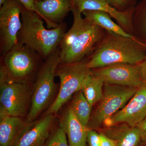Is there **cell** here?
I'll list each match as a JSON object with an SVG mask.
<instances>
[{
    "label": "cell",
    "mask_w": 146,
    "mask_h": 146,
    "mask_svg": "<svg viewBox=\"0 0 146 146\" xmlns=\"http://www.w3.org/2000/svg\"><path fill=\"white\" fill-rule=\"evenodd\" d=\"M21 19L22 25L18 34V44L34 50L44 60L58 49L66 33V23H61L56 28L47 29L38 14L25 7Z\"/></svg>",
    "instance_id": "cell-3"
},
{
    "label": "cell",
    "mask_w": 146,
    "mask_h": 146,
    "mask_svg": "<svg viewBox=\"0 0 146 146\" xmlns=\"http://www.w3.org/2000/svg\"><path fill=\"white\" fill-rule=\"evenodd\" d=\"M146 57V46L136 39L106 31L104 37L87 58L90 70L118 63L139 64Z\"/></svg>",
    "instance_id": "cell-2"
},
{
    "label": "cell",
    "mask_w": 146,
    "mask_h": 146,
    "mask_svg": "<svg viewBox=\"0 0 146 146\" xmlns=\"http://www.w3.org/2000/svg\"><path fill=\"white\" fill-rule=\"evenodd\" d=\"M70 106L76 117L82 124L88 127L92 106L81 90L76 93Z\"/></svg>",
    "instance_id": "cell-21"
},
{
    "label": "cell",
    "mask_w": 146,
    "mask_h": 146,
    "mask_svg": "<svg viewBox=\"0 0 146 146\" xmlns=\"http://www.w3.org/2000/svg\"><path fill=\"white\" fill-rule=\"evenodd\" d=\"M110 5L119 11L124 12L133 10L138 0H106Z\"/></svg>",
    "instance_id": "cell-23"
},
{
    "label": "cell",
    "mask_w": 146,
    "mask_h": 146,
    "mask_svg": "<svg viewBox=\"0 0 146 146\" xmlns=\"http://www.w3.org/2000/svg\"><path fill=\"white\" fill-rule=\"evenodd\" d=\"M59 126L67 135L69 146H86L89 128L76 117L70 105L64 111Z\"/></svg>",
    "instance_id": "cell-16"
},
{
    "label": "cell",
    "mask_w": 146,
    "mask_h": 146,
    "mask_svg": "<svg viewBox=\"0 0 146 146\" xmlns=\"http://www.w3.org/2000/svg\"><path fill=\"white\" fill-rule=\"evenodd\" d=\"M87 142L89 146H100V133H98L95 129H89L87 133Z\"/></svg>",
    "instance_id": "cell-24"
},
{
    "label": "cell",
    "mask_w": 146,
    "mask_h": 146,
    "mask_svg": "<svg viewBox=\"0 0 146 146\" xmlns=\"http://www.w3.org/2000/svg\"><path fill=\"white\" fill-rule=\"evenodd\" d=\"M32 84L6 83L0 86V103L8 115L27 117L31 106Z\"/></svg>",
    "instance_id": "cell-9"
},
{
    "label": "cell",
    "mask_w": 146,
    "mask_h": 146,
    "mask_svg": "<svg viewBox=\"0 0 146 146\" xmlns=\"http://www.w3.org/2000/svg\"><path fill=\"white\" fill-rule=\"evenodd\" d=\"M146 117V82L137 89L136 93L122 109L105 121L104 125L110 127L125 123L136 127Z\"/></svg>",
    "instance_id": "cell-11"
},
{
    "label": "cell",
    "mask_w": 146,
    "mask_h": 146,
    "mask_svg": "<svg viewBox=\"0 0 146 146\" xmlns=\"http://www.w3.org/2000/svg\"><path fill=\"white\" fill-rule=\"evenodd\" d=\"M140 74L143 80L146 82V57L141 63L138 64Z\"/></svg>",
    "instance_id": "cell-29"
},
{
    "label": "cell",
    "mask_w": 146,
    "mask_h": 146,
    "mask_svg": "<svg viewBox=\"0 0 146 146\" xmlns=\"http://www.w3.org/2000/svg\"><path fill=\"white\" fill-rule=\"evenodd\" d=\"M55 115H45L28 126L13 146H44L52 133Z\"/></svg>",
    "instance_id": "cell-13"
},
{
    "label": "cell",
    "mask_w": 146,
    "mask_h": 146,
    "mask_svg": "<svg viewBox=\"0 0 146 146\" xmlns=\"http://www.w3.org/2000/svg\"><path fill=\"white\" fill-rule=\"evenodd\" d=\"M1 57L7 83L32 84L44 60L34 50L18 43Z\"/></svg>",
    "instance_id": "cell-5"
},
{
    "label": "cell",
    "mask_w": 146,
    "mask_h": 146,
    "mask_svg": "<svg viewBox=\"0 0 146 146\" xmlns=\"http://www.w3.org/2000/svg\"><path fill=\"white\" fill-rule=\"evenodd\" d=\"M25 8L18 0H6L0 9V52L1 57L18 43L22 27L21 15Z\"/></svg>",
    "instance_id": "cell-8"
},
{
    "label": "cell",
    "mask_w": 146,
    "mask_h": 146,
    "mask_svg": "<svg viewBox=\"0 0 146 146\" xmlns=\"http://www.w3.org/2000/svg\"><path fill=\"white\" fill-rule=\"evenodd\" d=\"M74 7L82 13L85 10L100 11L107 13L116 20L117 23L123 29L133 35V9L124 12L119 11L110 5L106 0H74Z\"/></svg>",
    "instance_id": "cell-14"
},
{
    "label": "cell",
    "mask_w": 146,
    "mask_h": 146,
    "mask_svg": "<svg viewBox=\"0 0 146 146\" xmlns=\"http://www.w3.org/2000/svg\"><path fill=\"white\" fill-rule=\"evenodd\" d=\"M60 63L59 48L44 60L32 84L30 109L26 121L30 123L47 110L56 98L58 93L55 82L56 72Z\"/></svg>",
    "instance_id": "cell-4"
},
{
    "label": "cell",
    "mask_w": 146,
    "mask_h": 146,
    "mask_svg": "<svg viewBox=\"0 0 146 146\" xmlns=\"http://www.w3.org/2000/svg\"><path fill=\"white\" fill-rule=\"evenodd\" d=\"M82 13L86 20L106 31L136 39L134 36L127 33L117 23L112 21L111 17L107 13L100 11L85 10L82 11Z\"/></svg>",
    "instance_id": "cell-18"
},
{
    "label": "cell",
    "mask_w": 146,
    "mask_h": 146,
    "mask_svg": "<svg viewBox=\"0 0 146 146\" xmlns=\"http://www.w3.org/2000/svg\"><path fill=\"white\" fill-rule=\"evenodd\" d=\"M23 118L8 115L0 107V146H13L28 126Z\"/></svg>",
    "instance_id": "cell-15"
},
{
    "label": "cell",
    "mask_w": 146,
    "mask_h": 146,
    "mask_svg": "<svg viewBox=\"0 0 146 146\" xmlns=\"http://www.w3.org/2000/svg\"><path fill=\"white\" fill-rule=\"evenodd\" d=\"M36 13L44 20L48 29L56 28L74 7V0L35 1Z\"/></svg>",
    "instance_id": "cell-12"
},
{
    "label": "cell",
    "mask_w": 146,
    "mask_h": 146,
    "mask_svg": "<svg viewBox=\"0 0 146 146\" xmlns=\"http://www.w3.org/2000/svg\"><path fill=\"white\" fill-rule=\"evenodd\" d=\"M35 1H40V0H34Z\"/></svg>",
    "instance_id": "cell-32"
},
{
    "label": "cell",
    "mask_w": 146,
    "mask_h": 146,
    "mask_svg": "<svg viewBox=\"0 0 146 146\" xmlns=\"http://www.w3.org/2000/svg\"><path fill=\"white\" fill-rule=\"evenodd\" d=\"M27 10L35 11L36 13V9L34 0H18Z\"/></svg>",
    "instance_id": "cell-28"
},
{
    "label": "cell",
    "mask_w": 146,
    "mask_h": 146,
    "mask_svg": "<svg viewBox=\"0 0 146 146\" xmlns=\"http://www.w3.org/2000/svg\"><path fill=\"white\" fill-rule=\"evenodd\" d=\"M104 84L100 79L92 74L84 84L81 91L92 106L101 100Z\"/></svg>",
    "instance_id": "cell-20"
},
{
    "label": "cell",
    "mask_w": 146,
    "mask_h": 146,
    "mask_svg": "<svg viewBox=\"0 0 146 146\" xmlns=\"http://www.w3.org/2000/svg\"><path fill=\"white\" fill-rule=\"evenodd\" d=\"M138 88L104 84L103 96L96 109L91 116L88 127L99 128L105 121L122 109Z\"/></svg>",
    "instance_id": "cell-7"
},
{
    "label": "cell",
    "mask_w": 146,
    "mask_h": 146,
    "mask_svg": "<svg viewBox=\"0 0 146 146\" xmlns=\"http://www.w3.org/2000/svg\"><path fill=\"white\" fill-rule=\"evenodd\" d=\"M73 24L63 36L59 47L60 63L79 62L90 56L106 31L82 16L75 7L72 10Z\"/></svg>",
    "instance_id": "cell-1"
},
{
    "label": "cell",
    "mask_w": 146,
    "mask_h": 146,
    "mask_svg": "<svg viewBox=\"0 0 146 146\" xmlns=\"http://www.w3.org/2000/svg\"><path fill=\"white\" fill-rule=\"evenodd\" d=\"M133 35L146 46V0L137 3L132 14Z\"/></svg>",
    "instance_id": "cell-19"
},
{
    "label": "cell",
    "mask_w": 146,
    "mask_h": 146,
    "mask_svg": "<svg viewBox=\"0 0 146 146\" xmlns=\"http://www.w3.org/2000/svg\"><path fill=\"white\" fill-rule=\"evenodd\" d=\"M87 58L70 63H59L56 76L60 79V86L56 98L45 115H55L74 94L81 90L84 82L91 75V70L87 66Z\"/></svg>",
    "instance_id": "cell-6"
},
{
    "label": "cell",
    "mask_w": 146,
    "mask_h": 146,
    "mask_svg": "<svg viewBox=\"0 0 146 146\" xmlns=\"http://www.w3.org/2000/svg\"><path fill=\"white\" fill-rule=\"evenodd\" d=\"M101 132L116 141L117 146H139L142 142L138 128L125 123L103 129Z\"/></svg>",
    "instance_id": "cell-17"
},
{
    "label": "cell",
    "mask_w": 146,
    "mask_h": 146,
    "mask_svg": "<svg viewBox=\"0 0 146 146\" xmlns=\"http://www.w3.org/2000/svg\"><path fill=\"white\" fill-rule=\"evenodd\" d=\"M101 138L100 146H117L116 141L109 138L107 136L100 132V133Z\"/></svg>",
    "instance_id": "cell-25"
},
{
    "label": "cell",
    "mask_w": 146,
    "mask_h": 146,
    "mask_svg": "<svg viewBox=\"0 0 146 146\" xmlns=\"http://www.w3.org/2000/svg\"><path fill=\"white\" fill-rule=\"evenodd\" d=\"M141 133L142 142L146 143V117L136 125Z\"/></svg>",
    "instance_id": "cell-26"
},
{
    "label": "cell",
    "mask_w": 146,
    "mask_h": 146,
    "mask_svg": "<svg viewBox=\"0 0 146 146\" xmlns=\"http://www.w3.org/2000/svg\"><path fill=\"white\" fill-rule=\"evenodd\" d=\"M91 71L92 74L104 84L138 88L145 82L141 77L138 64L115 63Z\"/></svg>",
    "instance_id": "cell-10"
},
{
    "label": "cell",
    "mask_w": 146,
    "mask_h": 146,
    "mask_svg": "<svg viewBox=\"0 0 146 146\" xmlns=\"http://www.w3.org/2000/svg\"><path fill=\"white\" fill-rule=\"evenodd\" d=\"M7 82V71L5 66L2 64L0 66V86Z\"/></svg>",
    "instance_id": "cell-27"
},
{
    "label": "cell",
    "mask_w": 146,
    "mask_h": 146,
    "mask_svg": "<svg viewBox=\"0 0 146 146\" xmlns=\"http://www.w3.org/2000/svg\"><path fill=\"white\" fill-rule=\"evenodd\" d=\"M44 146H69L63 129L59 126L52 131Z\"/></svg>",
    "instance_id": "cell-22"
},
{
    "label": "cell",
    "mask_w": 146,
    "mask_h": 146,
    "mask_svg": "<svg viewBox=\"0 0 146 146\" xmlns=\"http://www.w3.org/2000/svg\"><path fill=\"white\" fill-rule=\"evenodd\" d=\"M139 146H146V143L142 142V143L140 144V145Z\"/></svg>",
    "instance_id": "cell-31"
},
{
    "label": "cell",
    "mask_w": 146,
    "mask_h": 146,
    "mask_svg": "<svg viewBox=\"0 0 146 146\" xmlns=\"http://www.w3.org/2000/svg\"><path fill=\"white\" fill-rule=\"evenodd\" d=\"M6 0H0V6H1L4 3Z\"/></svg>",
    "instance_id": "cell-30"
}]
</instances>
